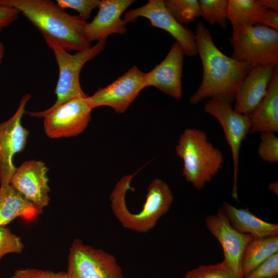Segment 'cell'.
Wrapping results in <instances>:
<instances>
[{
  "label": "cell",
  "instance_id": "cell-1",
  "mask_svg": "<svg viewBox=\"0 0 278 278\" xmlns=\"http://www.w3.org/2000/svg\"><path fill=\"white\" fill-rule=\"evenodd\" d=\"M194 33L203 75L199 86L189 98V102L196 105L209 98L232 103L242 81L254 65L222 53L215 44L210 29L202 22L197 23Z\"/></svg>",
  "mask_w": 278,
  "mask_h": 278
},
{
  "label": "cell",
  "instance_id": "cell-2",
  "mask_svg": "<svg viewBox=\"0 0 278 278\" xmlns=\"http://www.w3.org/2000/svg\"><path fill=\"white\" fill-rule=\"evenodd\" d=\"M0 5L18 10L41 33L48 47L79 51L91 47L84 29L87 23L50 0H0Z\"/></svg>",
  "mask_w": 278,
  "mask_h": 278
},
{
  "label": "cell",
  "instance_id": "cell-3",
  "mask_svg": "<svg viewBox=\"0 0 278 278\" xmlns=\"http://www.w3.org/2000/svg\"><path fill=\"white\" fill-rule=\"evenodd\" d=\"M137 172L124 176L117 183L110 196L111 207L114 216L124 228L145 233L153 229L159 219L169 210L173 197L166 182L154 179L148 186L141 208L134 213L129 212L126 195L127 191L132 188L130 184Z\"/></svg>",
  "mask_w": 278,
  "mask_h": 278
},
{
  "label": "cell",
  "instance_id": "cell-4",
  "mask_svg": "<svg viewBox=\"0 0 278 278\" xmlns=\"http://www.w3.org/2000/svg\"><path fill=\"white\" fill-rule=\"evenodd\" d=\"M177 155L183 161V176L197 190L205 184L222 168L224 156L220 149L208 141L204 131L186 128L176 146Z\"/></svg>",
  "mask_w": 278,
  "mask_h": 278
},
{
  "label": "cell",
  "instance_id": "cell-5",
  "mask_svg": "<svg viewBox=\"0 0 278 278\" xmlns=\"http://www.w3.org/2000/svg\"><path fill=\"white\" fill-rule=\"evenodd\" d=\"M231 58L252 65L278 67V30L256 24L233 30Z\"/></svg>",
  "mask_w": 278,
  "mask_h": 278
},
{
  "label": "cell",
  "instance_id": "cell-6",
  "mask_svg": "<svg viewBox=\"0 0 278 278\" xmlns=\"http://www.w3.org/2000/svg\"><path fill=\"white\" fill-rule=\"evenodd\" d=\"M106 40L98 41L95 45L72 55L66 50L55 48L54 52L59 68V77L55 89L57 100L48 110H51L76 97H88L80 83L81 70L88 61L101 53Z\"/></svg>",
  "mask_w": 278,
  "mask_h": 278
},
{
  "label": "cell",
  "instance_id": "cell-7",
  "mask_svg": "<svg viewBox=\"0 0 278 278\" xmlns=\"http://www.w3.org/2000/svg\"><path fill=\"white\" fill-rule=\"evenodd\" d=\"M114 255L75 239L70 249L64 278H123Z\"/></svg>",
  "mask_w": 278,
  "mask_h": 278
},
{
  "label": "cell",
  "instance_id": "cell-8",
  "mask_svg": "<svg viewBox=\"0 0 278 278\" xmlns=\"http://www.w3.org/2000/svg\"><path fill=\"white\" fill-rule=\"evenodd\" d=\"M86 97L74 98L51 110L26 113L44 118V131L50 138L75 136L85 129L91 120L92 109Z\"/></svg>",
  "mask_w": 278,
  "mask_h": 278
},
{
  "label": "cell",
  "instance_id": "cell-9",
  "mask_svg": "<svg viewBox=\"0 0 278 278\" xmlns=\"http://www.w3.org/2000/svg\"><path fill=\"white\" fill-rule=\"evenodd\" d=\"M205 113L215 117L220 124L225 140L229 145L233 163L232 196L238 200L237 176L239 170L240 147L250 133V121L248 115L240 114L233 108L231 103L218 99H209L204 103Z\"/></svg>",
  "mask_w": 278,
  "mask_h": 278
},
{
  "label": "cell",
  "instance_id": "cell-10",
  "mask_svg": "<svg viewBox=\"0 0 278 278\" xmlns=\"http://www.w3.org/2000/svg\"><path fill=\"white\" fill-rule=\"evenodd\" d=\"M31 98L30 94H25L13 115L0 123L1 186L10 184L16 170L13 158L15 154L24 149L27 144L29 131L22 126L21 119L25 113V106Z\"/></svg>",
  "mask_w": 278,
  "mask_h": 278
},
{
  "label": "cell",
  "instance_id": "cell-11",
  "mask_svg": "<svg viewBox=\"0 0 278 278\" xmlns=\"http://www.w3.org/2000/svg\"><path fill=\"white\" fill-rule=\"evenodd\" d=\"M145 77L146 73L134 65L112 83L88 96L87 102L92 109L108 106L117 113H123L146 87Z\"/></svg>",
  "mask_w": 278,
  "mask_h": 278
},
{
  "label": "cell",
  "instance_id": "cell-12",
  "mask_svg": "<svg viewBox=\"0 0 278 278\" xmlns=\"http://www.w3.org/2000/svg\"><path fill=\"white\" fill-rule=\"evenodd\" d=\"M138 17L148 19L151 26L168 32L181 46L184 56L197 54L194 31L179 24L167 10L163 0H149L140 7L126 12L124 19L127 23L134 22Z\"/></svg>",
  "mask_w": 278,
  "mask_h": 278
},
{
  "label": "cell",
  "instance_id": "cell-13",
  "mask_svg": "<svg viewBox=\"0 0 278 278\" xmlns=\"http://www.w3.org/2000/svg\"><path fill=\"white\" fill-rule=\"evenodd\" d=\"M205 224L222 247L223 263L237 278H243L241 270L243 254L254 238L235 230L230 223L221 207L215 214L206 218Z\"/></svg>",
  "mask_w": 278,
  "mask_h": 278
},
{
  "label": "cell",
  "instance_id": "cell-14",
  "mask_svg": "<svg viewBox=\"0 0 278 278\" xmlns=\"http://www.w3.org/2000/svg\"><path fill=\"white\" fill-rule=\"evenodd\" d=\"M48 171V168L42 161H26L16 168L10 184L28 201L42 210L50 201Z\"/></svg>",
  "mask_w": 278,
  "mask_h": 278
},
{
  "label": "cell",
  "instance_id": "cell-15",
  "mask_svg": "<svg viewBox=\"0 0 278 278\" xmlns=\"http://www.w3.org/2000/svg\"><path fill=\"white\" fill-rule=\"evenodd\" d=\"M184 56L181 46L175 41L164 60L146 73V86H153L170 97L181 99Z\"/></svg>",
  "mask_w": 278,
  "mask_h": 278
},
{
  "label": "cell",
  "instance_id": "cell-16",
  "mask_svg": "<svg viewBox=\"0 0 278 278\" xmlns=\"http://www.w3.org/2000/svg\"><path fill=\"white\" fill-rule=\"evenodd\" d=\"M134 0H101L98 12L93 20L86 23L84 29L85 38L90 42L106 40L110 34H123L127 32L128 23L120 16Z\"/></svg>",
  "mask_w": 278,
  "mask_h": 278
},
{
  "label": "cell",
  "instance_id": "cell-17",
  "mask_svg": "<svg viewBox=\"0 0 278 278\" xmlns=\"http://www.w3.org/2000/svg\"><path fill=\"white\" fill-rule=\"evenodd\" d=\"M273 65H255L242 81L235 99L233 109L237 112L249 115L266 94L275 68Z\"/></svg>",
  "mask_w": 278,
  "mask_h": 278
},
{
  "label": "cell",
  "instance_id": "cell-18",
  "mask_svg": "<svg viewBox=\"0 0 278 278\" xmlns=\"http://www.w3.org/2000/svg\"><path fill=\"white\" fill-rule=\"evenodd\" d=\"M250 133L278 131V67L275 68L267 93L257 107L248 115Z\"/></svg>",
  "mask_w": 278,
  "mask_h": 278
},
{
  "label": "cell",
  "instance_id": "cell-19",
  "mask_svg": "<svg viewBox=\"0 0 278 278\" xmlns=\"http://www.w3.org/2000/svg\"><path fill=\"white\" fill-rule=\"evenodd\" d=\"M221 208L231 225L238 232L254 238L278 236V225L256 217L247 208H238L223 202Z\"/></svg>",
  "mask_w": 278,
  "mask_h": 278
},
{
  "label": "cell",
  "instance_id": "cell-20",
  "mask_svg": "<svg viewBox=\"0 0 278 278\" xmlns=\"http://www.w3.org/2000/svg\"><path fill=\"white\" fill-rule=\"evenodd\" d=\"M41 212L10 184L0 186V226L5 227L18 217L32 220Z\"/></svg>",
  "mask_w": 278,
  "mask_h": 278
},
{
  "label": "cell",
  "instance_id": "cell-21",
  "mask_svg": "<svg viewBox=\"0 0 278 278\" xmlns=\"http://www.w3.org/2000/svg\"><path fill=\"white\" fill-rule=\"evenodd\" d=\"M267 9L260 0H229L227 19L233 30L259 24Z\"/></svg>",
  "mask_w": 278,
  "mask_h": 278
},
{
  "label": "cell",
  "instance_id": "cell-22",
  "mask_svg": "<svg viewBox=\"0 0 278 278\" xmlns=\"http://www.w3.org/2000/svg\"><path fill=\"white\" fill-rule=\"evenodd\" d=\"M276 253H278V236L254 238L243 254L241 263L243 278Z\"/></svg>",
  "mask_w": 278,
  "mask_h": 278
},
{
  "label": "cell",
  "instance_id": "cell-23",
  "mask_svg": "<svg viewBox=\"0 0 278 278\" xmlns=\"http://www.w3.org/2000/svg\"><path fill=\"white\" fill-rule=\"evenodd\" d=\"M163 1L168 11L182 25L193 22L200 17V6L197 0Z\"/></svg>",
  "mask_w": 278,
  "mask_h": 278
},
{
  "label": "cell",
  "instance_id": "cell-24",
  "mask_svg": "<svg viewBox=\"0 0 278 278\" xmlns=\"http://www.w3.org/2000/svg\"><path fill=\"white\" fill-rule=\"evenodd\" d=\"M200 16L211 25L217 24L222 28L227 23L229 0H199Z\"/></svg>",
  "mask_w": 278,
  "mask_h": 278
},
{
  "label": "cell",
  "instance_id": "cell-25",
  "mask_svg": "<svg viewBox=\"0 0 278 278\" xmlns=\"http://www.w3.org/2000/svg\"><path fill=\"white\" fill-rule=\"evenodd\" d=\"M183 278H237L222 261L211 265H201L188 271Z\"/></svg>",
  "mask_w": 278,
  "mask_h": 278
},
{
  "label": "cell",
  "instance_id": "cell-26",
  "mask_svg": "<svg viewBox=\"0 0 278 278\" xmlns=\"http://www.w3.org/2000/svg\"><path fill=\"white\" fill-rule=\"evenodd\" d=\"M260 142L257 149L259 158L269 163L278 162V137L275 133H260Z\"/></svg>",
  "mask_w": 278,
  "mask_h": 278
},
{
  "label": "cell",
  "instance_id": "cell-27",
  "mask_svg": "<svg viewBox=\"0 0 278 278\" xmlns=\"http://www.w3.org/2000/svg\"><path fill=\"white\" fill-rule=\"evenodd\" d=\"M24 248L21 238L7 228L0 226V259L8 253H20Z\"/></svg>",
  "mask_w": 278,
  "mask_h": 278
},
{
  "label": "cell",
  "instance_id": "cell-28",
  "mask_svg": "<svg viewBox=\"0 0 278 278\" xmlns=\"http://www.w3.org/2000/svg\"><path fill=\"white\" fill-rule=\"evenodd\" d=\"M100 0H57L56 3L63 9L70 8L79 14L81 19L86 21L90 18L92 11L98 8Z\"/></svg>",
  "mask_w": 278,
  "mask_h": 278
},
{
  "label": "cell",
  "instance_id": "cell-29",
  "mask_svg": "<svg viewBox=\"0 0 278 278\" xmlns=\"http://www.w3.org/2000/svg\"><path fill=\"white\" fill-rule=\"evenodd\" d=\"M278 276V253L267 258L244 278H271Z\"/></svg>",
  "mask_w": 278,
  "mask_h": 278
},
{
  "label": "cell",
  "instance_id": "cell-30",
  "mask_svg": "<svg viewBox=\"0 0 278 278\" xmlns=\"http://www.w3.org/2000/svg\"><path fill=\"white\" fill-rule=\"evenodd\" d=\"M63 275L64 272L22 268L16 270L10 278H64Z\"/></svg>",
  "mask_w": 278,
  "mask_h": 278
},
{
  "label": "cell",
  "instance_id": "cell-31",
  "mask_svg": "<svg viewBox=\"0 0 278 278\" xmlns=\"http://www.w3.org/2000/svg\"><path fill=\"white\" fill-rule=\"evenodd\" d=\"M20 12L15 8L0 5V33L19 18Z\"/></svg>",
  "mask_w": 278,
  "mask_h": 278
},
{
  "label": "cell",
  "instance_id": "cell-32",
  "mask_svg": "<svg viewBox=\"0 0 278 278\" xmlns=\"http://www.w3.org/2000/svg\"><path fill=\"white\" fill-rule=\"evenodd\" d=\"M259 25L278 30V11L267 9L262 16Z\"/></svg>",
  "mask_w": 278,
  "mask_h": 278
},
{
  "label": "cell",
  "instance_id": "cell-33",
  "mask_svg": "<svg viewBox=\"0 0 278 278\" xmlns=\"http://www.w3.org/2000/svg\"><path fill=\"white\" fill-rule=\"evenodd\" d=\"M260 2L266 9L278 11L277 0H260Z\"/></svg>",
  "mask_w": 278,
  "mask_h": 278
},
{
  "label": "cell",
  "instance_id": "cell-34",
  "mask_svg": "<svg viewBox=\"0 0 278 278\" xmlns=\"http://www.w3.org/2000/svg\"><path fill=\"white\" fill-rule=\"evenodd\" d=\"M268 189L277 196L278 193V184L277 181H274L270 183L268 186Z\"/></svg>",
  "mask_w": 278,
  "mask_h": 278
},
{
  "label": "cell",
  "instance_id": "cell-35",
  "mask_svg": "<svg viewBox=\"0 0 278 278\" xmlns=\"http://www.w3.org/2000/svg\"><path fill=\"white\" fill-rule=\"evenodd\" d=\"M5 53V46L4 44L0 42V65L2 63Z\"/></svg>",
  "mask_w": 278,
  "mask_h": 278
},
{
  "label": "cell",
  "instance_id": "cell-36",
  "mask_svg": "<svg viewBox=\"0 0 278 278\" xmlns=\"http://www.w3.org/2000/svg\"><path fill=\"white\" fill-rule=\"evenodd\" d=\"M271 278H278V276H275V277H271Z\"/></svg>",
  "mask_w": 278,
  "mask_h": 278
}]
</instances>
